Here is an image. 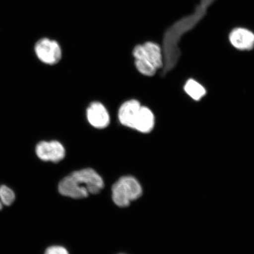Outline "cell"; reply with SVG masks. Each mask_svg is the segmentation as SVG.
<instances>
[{"instance_id": "cell-1", "label": "cell", "mask_w": 254, "mask_h": 254, "mask_svg": "<svg viewBox=\"0 0 254 254\" xmlns=\"http://www.w3.org/2000/svg\"><path fill=\"white\" fill-rule=\"evenodd\" d=\"M102 178L91 168L76 171L66 176L59 184L62 195L74 199L87 197L89 194H96L104 188Z\"/></svg>"}, {"instance_id": "cell-2", "label": "cell", "mask_w": 254, "mask_h": 254, "mask_svg": "<svg viewBox=\"0 0 254 254\" xmlns=\"http://www.w3.org/2000/svg\"><path fill=\"white\" fill-rule=\"evenodd\" d=\"M132 55L135 67L142 75L151 77L163 68V50L157 43L150 41L139 44L133 50Z\"/></svg>"}, {"instance_id": "cell-3", "label": "cell", "mask_w": 254, "mask_h": 254, "mask_svg": "<svg viewBox=\"0 0 254 254\" xmlns=\"http://www.w3.org/2000/svg\"><path fill=\"white\" fill-rule=\"evenodd\" d=\"M142 189L137 180L132 176L120 178L112 187V198L120 207H127L142 195Z\"/></svg>"}, {"instance_id": "cell-4", "label": "cell", "mask_w": 254, "mask_h": 254, "mask_svg": "<svg viewBox=\"0 0 254 254\" xmlns=\"http://www.w3.org/2000/svg\"><path fill=\"white\" fill-rule=\"evenodd\" d=\"M34 51L38 59L47 65H55L62 59V51L59 44L47 38L38 41Z\"/></svg>"}, {"instance_id": "cell-5", "label": "cell", "mask_w": 254, "mask_h": 254, "mask_svg": "<svg viewBox=\"0 0 254 254\" xmlns=\"http://www.w3.org/2000/svg\"><path fill=\"white\" fill-rule=\"evenodd\" d=\"M36 153L41 160L57 163L65 156V149L61 142L56 140L38 143Z\"/></svg>"}, {"instance_id": "cell-6", "label": "cell", "mask_w": 254, "mask_h": 254, "mask_svg": "<svg viewBox=\"0 0 254 254\" xmlns=\"http://www.w3.org/2000/svg\"><path fill=\"white\" fill-rule=\"evenodd\" d=\"M228 39L231 45L238 50L250 51L254 48V33L248 28H233L230 31Z\"/></svg>"}, {"instance_id": "cell-7", "label": "cell", "mask_w": 254, "mask_h": 254, "mask_svg": "<svg viewBox=\"0 0 254 254\" xmlns=\"http://www.w3.org/2000/svg\"><path fill=\"white\" fill-rule=\"evenodd\" d=\"M87 118L95 128L103 129L109 126L110 117L106 108L99 102L90 104L87 110Z\"/></svg>"}, {"instance_id": "cell-8", "label": "cell", "mask_w": 254, "mask_h": 254, "mask_svg": "<svg viewBox=\"0 0 254 254\" xmlns=\"http://www.w3.org/2000/svg\"><path fill=\"white\" fill-rule=\"evenodd\" d=\"M141 105L138 100H130L126 101L120 107L119 120L122 125L134 129V123Z\"/></svg>"}, {"instance_id": "cell-9", "label": "cell", "mask_w": 254, "mask_h": 254, "mask_svg": "<svg viewBox=\"0 0 254 254\" xmlns=\"http://www.w3.org/2000/svg\"><path fill=\"white\" fill-rule=\"evenodd\" d=\"M155 125L153 113L148 107L141 106L136 116L134 129L141 133L150 132Z\"/></svg>"}, {"instance_id": "cell-10", "label": "cell", "mask_w": 254, "mask_h": 254, "mask_svg": "<svg viewBox=\"0 0 254 254\" xmlns=\"http://www.w3.org/2000/svg\"><path fill=\"white\" fill-rule=\"evenodd\" d=\"M184 90L190 98L195 101L201 100L206 94L205 88L193 79H190L187 81Z\"/></svg>"}, {"instance_id": "cell-11", "label": "cell", "mask_w": 254, "mask_h": 254, "mask_svg": "<svg viewBox=\"0 0 254 254\" xmlns=\"http://www.w3.org/2000/svg\"><path fill=\"white\" fill-rule=\"evenodd\" d=\"M15 193L11 189L6 186L0 187V201L3 204L9 206L14 202Z\"/></svg>"}, {"instance_id": "cell-12", "label": "cell", "mask_w": 254, "mask_h": 254, "mask_svg": "<svg viewBox=\"0 0 254 254\" xmlns=\"http://www.w3.org/2000/svg\"><path fill=\"white\" fill-rule=\"evenodd\" d=\"M45 254H69L68 251L62 246H52L47 249Z\"/></svg>"}, {"instance_id": "cell-13", "label": "cell", "mask_w": 254, "mask_h": 254, "mask_svg": "<svg viewBox=\"0 0 254 254\" xmlns=\"http://www.w3.org/2000/svg\"><path fill=\"white\" fill-rule=\"evenodd\" d=\"M2 203L1 202V201H0V210H1V209H2Z\"/></svg>"}]
</instances>
